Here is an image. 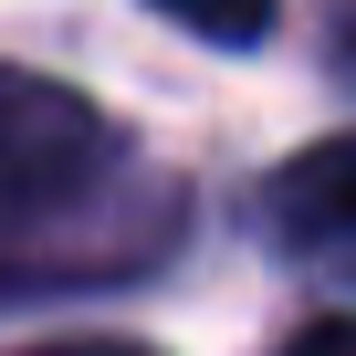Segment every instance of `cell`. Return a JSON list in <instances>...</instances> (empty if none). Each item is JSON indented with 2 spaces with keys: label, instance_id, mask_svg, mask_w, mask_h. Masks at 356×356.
I'll use <instances>...</instances> for the list:
<instances>
[{
  "label": "cell",
  "instance_id": "6da1fadb",
  "mask_svg": "<svg viewBox=\"0 0 356 356\" xmlns=\"http://www.w3.org/2000/svg\"><path fill=\"white\" fill-rule=\"evenodd\" d=\"M105 168H115V126L95 95L0 63V241L32 220H63Z\"/></svg>",
  "mask_w": 356,
  "mask_h": 356
},
{
  "label": "cell",
  "instance_id": "7a4b0ae2",
  "mask_svg": "<svg viewBox=\"0 0 356 356\" xmlns=\"http://www.w3.org/2000/svg\"><path fill=\"white\" fill-rule=\"evenodd\" d=\"M273 231L325 262V273H356V136H325L304 147L283 178H273Z\"/></svg>",
  "mask_w": 356,
  "mask_h": 356
},
{
  "label": "cell",
  "instance_id": "3957f363",
  "mask_svg": "<svg viewBox=\"0 0 356 356\" xmlns=\"http://www.w3.org/2000/svg\"><path fill=\"white\" fill-rule=\"evenodd\" d=\"M147 11L178 22V32H200V42H262L283 0H147Z\"/></svg>",
  "mask_w": 356,
  "mask_h": 356
},
{
  "label": "cell",
  "instance_id": "277c9868",
  "mask_svg": "<svg viewBox=\"0 0 356 356\" xmlns=\"http://www.w3.org/2000/svg\"><path fill=\"white\" fill-rule=\"evenodd\" d=\"M283 356H356V314H314V325H293Z\"/></svg>",
  "mask_w": 356,
  "mask_h": 356
},
{
  "label": "cell",
  "instance_id": "5b68a950",
  "mask_svg": "<svg viewBox=\"0 0 356 356\" xmlns=\"http://www.w3.org/2000/svg\"><path fill=\"white\" fill-rule=\"evenodd\" d=\"M22 356H157L136 335H53V346H22Z\"/></svg>",
  "mask_w": 356,
  "mask_h": 356
},
{
  "label": "cell",
  "instance_id": "8992f818",
  "mask_svg": "<svg viewBox=\"0 0 356 356\" xmlns=\"http://www.w3.org/2000/svg\"><path fill=\"white\" fill-rule=\"evenodd\" d=\"M335 74L356 84V0H335Z\"/></svg>",
  "mask_w": 356,
  "mask_h": 356
}]
</instances>
